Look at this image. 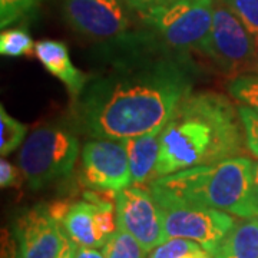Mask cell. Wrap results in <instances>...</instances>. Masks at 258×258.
Returning <instances> with one entry per match:
<instances>
[{"label": "cell", "instance_id": "19", "mask_svg": "<svg viewBox=\"0 0 258 258\" xmlns=\"http://www.w3.org/2000/svg\"><path fill=\"white\" fill-rule=\"evenodd\" d=\"M35 43L26 29H6L0 35V53L6 57H20L32 53Z\"/></svg>", "mask_w": 258, "mask_h": 258}, {"label": "cell", "instance_id": "11", "mask_svg": "<svg viewBox=\"0 0 258 258\" xmlns=\"http://www.w3.org/2000/svg\"><path fill=\"white\" fill-rule=\"evenodd\" d=\"M64 234L76 247L102 248L116 231V215L109 200L98 191L85 194V200L71 204L62 218Z\"/></svg>", "mask_w": 258, "mask_h": 258}, {"label": "cell", "instance_id": "22", "mask_svg": "<svg viewBox=\"0 0 258 258\" xmlns=\"http://www.w3.org/2000/svg\"><path fill=\"white\" fill-rule=\"evenodd\" d=\"M42 0H0V26L6 29L29 15Z\"/></svg>", "mask_w": 258, "mask_h": 258}, {"label": "cell", "instance_id": "24", "mask_svg": "<svg viewBox=\"0 0 258 258\" xmlns=\"http://www.w3.org/2000/svg\"><path fill=\"white\" fill-rule=\"evenodd\" d=\"M25 179L22 169L10 164L5 158L0 161V186L2 188H19Z\"/></svg>", "mask_w": 258, "mask_h": 258}, {"label": "cell", "instance_id": "27", "mask_svg": "<svg viewBox=\"0 0 258 258\" xmlns=\"http://www.w3.org/2000/svg\"><path fill=\"white\" fill-rule=\"evenodd\" d=\"M74 258H105L102 251L98 248H89V247H76L75 248Z\"/></svg>", "mask_w": 258, "mask_h": 258}, {"label": "cell", "instance_id": "23", "mask_svg": "<svg viewBox=\"0 0 258 258\" xmlns=\"http://www.w3.org/2000/svg\"><path fill=\"white\" fill-rule=\"evenodd\" d=\"M238 112L244 128L247 149L251 155L258 158V113L244 105L238 106Z\"/></svg>", "mask_w": 258, "mask_h": 258}, {"label": "cell", "instance_id": "15", "mask_svg": "<svg viewBox=\"0 0 258 258\" xmlns=\"http://www.w3.org/2000/svg\"><path fill=\"white\" fill-rule=\"evenodd\" d=\"M212 257L258 258V217L235 222Z\"/></svg>", "mask_w": 258, "mask_h": 258}, {"label": "cell", "instance_id": "1", "mask_svg": "<svg viewBox=\"0 0 258 258\" xmlns=\"http://www.w3.org/2000/svg\"><path fill=\"white\" fill-rule=\"evenodd\" d=\"M123 53L88 79L75 98L74 119L91 138L128 139L164 128L192 91L197 68L182 52L141 49L134 36Z\"/></svg>", "mask_w": 258, "mask_h": 258}, {"label": "cell", "instance_id": "7", "mask_svg": "<svg viewBox=\"0 0 258 258\" xmlns=\"http://www.w3.org/2000/svg\"><path fill=\"white\" fill-rule=\"evenodd\" d=\"M255 50V40L242 22L222 0H215L208 57L234 78L252 69Z\"/></svg>", "mask_w": 258, "mask_h": 258}, {"label": "cell", "instance_id": "28", "mask_svg": "<svg viewBox=\"0 0 258 258\" xmlns=\"http://www.w3.org/2000/svg\"><path fill=\"white\" fill-rule=\"evenodd\" d=\"M252 198L258 210V161L252 164Z\"/></svg>", "mask_w": 258, "mask_h": 258}, {"label": "cell", "instance_id": "18", "mask_svg": "<svg viewBox=\"0 0 258 258\" xmlns=\"http://www.w3.org/2000/svg\"><path fill=\"white\" fill-rule=\"evenodd\" d=\"M227 89L231 96L241 105L258 113V74H244L234 76Z\"/></svg>", "mask_w": 258, "mask_h": 258}, {"label": "cell", "instance_id": "12", "mask_svg": "<svg viewBox=\"0 0 258 258\" xmlns=\"http://www.w3.org/2000/svg\"><path fill=\"white\" fill-rule=\"evenodd\" d=\"M62 224L50 212V207L37 204L19 212L13 222V234L20 258H57L68 240Z\"/></svg>", "mask_w": 258, "mask_h": 258}, {"label": "cell", "instance_id": "9", "mask_svg": "<svg viewBox=\"0 0 258 258\" xmlns=\"http://www.w3.org/2000/svg\"><path fill=\"white\" fill-rule=\"evenodd\" d=\"M62 12L66 23L86 39L116 45L131 37L120 0H63Z\"/></svg>", "mask_w": 258, "mask_h": 258}, {"label": "cell", "instance_id": "26", "mask_svg": "<svg viewBox=\"0 0 258 258\" xmlns=\"http://www.w3.org/2000/svg\"><path fill=\"white\" fill-rule=\"evenodd\" d=\"M2 258H20L18 242L10 237V234H3V238H2Z\"/></svg>", "mask_w": 258, "mask_h": 258}, {"label": "cell", "instance_id": "6", "mask_svg": "<svg viewBox=\"0 0 258 258\" xmlns=\"http://www.w3.org/2000/svg\"><path fill=\"white\" fill-rule=\"evenodd\" d=\"M164 215L166 238L182 237L197 241L214 254L224 237L235 224V218L228 212L188 203L174 195L149 188Z\"/></svg>", "mask_w": 258, "mask_h": 258}, {"label": "cell", "instance_id": "21", "mask_svg": "<svg viewBox=\"0 0 258 258\" xmlns=\"http://www.w3.org/2000/svg\"><path fill=\"white\" fill-rule=\"evenodd\" d=\"M247 28L258 46V0H222Z\"/></svg>", "mask_w": 258, "mask_h": 258}, {"label": "cell", "instance_id": "2", "mask_svg": "<svg viewBox=\"0 0 258 258\" xmlns=\"http://www.w3.org/2000/svg\"><path fill=\"white\" fill-rule=\"evenodd\" d=\"M247 149L238 108L214 91H191L161 131L158 176L241 157Z\"/></svg>", "mask_w": 258, "mask_h": 258}, {"label": "cell", "instance_id": "3", "mask_svg": "<svg viewBox=\"0 0 258 258\" xmlns=\"http://www.w3.org/2000/svg\"><path fill=\"white\" fill-rule=\"evenodd\" d=\"M252 161L235 157L158 176L149 188L184 201L217 208L240 218L258 217L252 198Z\"/></svg>", "mask_w": 258, "mask_h": 258}, {"label": "cell", "instance_id": "20", "mask_svg": "<svg viewBox=\"0 0 258 258\" xmlns=\"http://www.w3.org/2000/svg\"><path fill=\"white\" fill-rule=\"evenodd\" d=\"M205 251L207 249H204L203 245L197 241L175 237L168 238L162 244L157 245L149 252L148 258H188L197 254H203Z\"/></svg>", "mask_w": 258, "mask_h": 258}, {"label": "cell", "instance_id": "5", "mask_svg": "<svg viewBox=\"0 0 258 258\" xmlns=\"http://www.w3.org/2000/svg\"><path fill=\"white\" fill-rule=\"evenodd\" d=\"M215 0H176L141 13L155 36L175 52L208 56Z\"/></svg>", "mask_w": 258, "mask_h": 258}, {"label": "cell", "instance_id": "14", "mask_svg": "<svg viewBox=\"0 0 258 258\" xmlns=\"http://www.w3.org/2000/svg\"><path fill=\"white\" fill-rule=\"evenodd\" d=\"M161 131L162 129L125 139L132 185L152 182L157 178L158 158L161 149Z\"/></svg>", "mask_w": 258, "mask_h": 258}, {"label": "cell", "instance_id": "16", "mask_svg": "<svg viewBox=\"0 0 258 258\" xmlns=\"http://www.w3.org/2000/svg\"><path fill=\"white\" fill-rule=\"evenodd\" d=\"M28 134V126L9 115L5 106L0 108V155H10L18 149Z\"/></svg>", "mask_w": 258, "mask_h": 258}, {"label": "cell", "instance_id": "31", "mask_svg": "<svg viewBox=\"0 0 258 258\" xmlns=\"http://www.w3.org/2000/svg\"><path fill=\"white\" fill-rule=\"evenodd\" d=\"M188 258H214L212 257V254H210L208 251H205L203 254H197V255H192V257H188Z\"/></svg>", "mask_w": 258, "mask_h": 258}, {"label": "cell", "instance_id": "4", "mask_svg": "<svg viewBox=\"0 0 258 258\" xmlns=\"http://www.w3.org/2000/svg\"><path fill=\"white\" fill-rule=\"evenodd\" d=\"M79 157V139L74 131L46 125L35 129L19 152V168L32 191L69 176Z\"/></svg>", "mask_w": 258, "mask_h": 258}, {"label": "cell", "instance_id": "25", "mask_svg": "<svg viewBox=\"0 0 258 258\" xmlns=\"http://www.w3.org/2000/svg\"><path fill=\"white\" fill-rule=\"evenodd\" d=\"M125 2H126V5L131 9L137 10L141 15V13L148 12V10L155 9V8H159V6H165V5H169V3H174L176 0H125Z\"/></svg>", "mask_w": 258, "mask_h": 258}, {"label": "cell", "instance_id": "10", "mask_svg": "<svg viewBox=\"0 0 258 258\" xmlns=\"http://www.w3.org/2000/svg\"><path fill=\"white\" fill-rule=\"evenodd\" d=\"M116 225L151 252L166 238L164 215L151 191L131 185L115 194Z\"/></svg>", "mask_w": 258, "mask_h": 258}, {"label": "cell", "instance_id": "17", "mask_svg": "<svg viewBox=\"0 0 258 258\" xmlns=\"http://www.w3.org/2000/svg\"><path fill=\"white\" fill-rule=\"evenodd\" d=\"M145 249L126 231L116 228L102 247L105 258H145Z\"/></svg>", "mask_w": 258, "mask_h": 258}, {"label": "cell", "instance_id": "13", "mask_svg": "<svg viewBox=\"0 0 258 258\" xmlns=\"http://www.w3.org/2000/svg\"><path fill=\"white\" fill-rule=\"evenodd\" d=\"M33 52L37 60L43 64V68L63 83L74 98H78L81 95L89 78L82 71L75 68L71 60L68 46L63 42L50 39L40 40L35 43Z\"/></svg>", "mask_w": 258, "mask_h": 258}, {"label": "cell", "instance_id": "29", "mask_svg": "<svg viewBox=\"0 0 258 258\" xmlns=\"http://www.w3.org/2000/svg\"><path fill=\"white\" fill-rule=\"evenodd\" d=\"M75 248H76V245L68 238L66 242H64L63 248H62V251H60V254H59V257L57 258H74Z\"/></svg>", "mask_w": 258, "mask_h": 258}, {"label": "cell", "instance_id": "8", "mask_svg": "<svg viewBox=\"0 0 258 258\" xmlns=\"http://www.w3.org/2000/svg\"><path fill=\"white\" fill-rule=\"evenodd\" d=\"M79 179L98 192H119L132 185L125 139L88 141L81 152Z\"/></svg>", "mask_w": 258, "mask_h": 258}, {"label": "cell", "instance_id": "30", "mask_svg": "<svg viewBox=\"0 0 258 258\" xmlns=\"http://www.w3.org/2000/svg\"><path fill=\"white\" fill-rule=\"evenodd\" d=\"M252 72H257L258 74V46L257 50H255V59H254V63H252V69H251Z\"/></svg>", "mask_w": 258, "mask_h": 258}]
</instances>
